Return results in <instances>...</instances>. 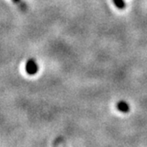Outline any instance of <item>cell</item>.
Wrapping results in <instances>:
<instances>
[{"label": "cell", "mask_w": 147, "mask_h": 147, "mask_svg": "<svg viewBox=\"0 0 147 147\" xmlns=\"http://www.w3.org/2000/svg\"><path fill=\"white\" fill-rule=\"evenodd\" d=\"M13 1L15 3V4H17V5H19V6H20V8H22V10L24 9L25 10V8H26V6H25V5H24V3L22 1V0H13Z\"/></svg>", "instance_id": "4"}, {"label": "cell", "mask_w": 147, "mask_h": 147, "mask_svg": "<svg viewBox=\"0 0 147 147\" xmlns=\"http://www.w3.org/2000/svg\"><path fill=\"white\" fill-rule=\"evenodd\" d=\"M113 4L119 9H124L125 8V2L124 0H113Z\"/></svg>", "instance_id": "3"}, {"label": "cell", "mask_w": 147, "mask_h": 147, "mask_svg": "<svg viewBox=\"0 0 147 147\" xmlns=\"http://www.w3.org/2000/svg\"><path fill=\"white\" fill-rule=\"evenodd\" d=\"M39 67L34 59H29L26 63V72L30 76H34L38 72Z\"/></svg>", "instance_id": "1"}, {"label": "cell", "mask_w": 147, "mask_h": 147, "mask_svg": "<svg viewBox=\"0 0 147 147\" xmlns=\"http://www.w3.org/2000/svg\"><path fill=\"white\" fill-rule=\"evenodd\" d=\"M117 109L121 113H128L130 109L129 104L125 101H120L117 104Z\"/></svg>", "instance_id": "2"}]
</instances>
